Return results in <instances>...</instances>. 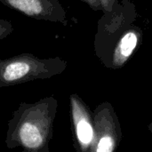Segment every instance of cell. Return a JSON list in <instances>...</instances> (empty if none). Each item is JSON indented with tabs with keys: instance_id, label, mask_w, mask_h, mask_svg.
<instances>
[{
	"instance_id": "6da1fadb",
	"label": "cell",
	"mask_w": 152,
	"mask_h": 152,
	"mask_svg": "<svg viewBox=\"0 0 152 152\" xmlns=\"http://www.w3.org/2000/svg\"><path fill=\"white\" fill-rule=\"evenodd\" d=\"M57 110L58 101L54 96H45L35 102H21L7 123L6 148H20L27 152L50 151Z\"/></svg>"
},
{
	"instance_id": "7a4b0ae2",
	"label": "cell",
	"mask_w": 152,
	"mask_h": 152,
	"mask_svg": "<svg viewBox=\"0 0 152 152\" xmlns=\"http://www.w3.org/2000/svg\"><path fill=\"white\" fill-rule=\"evenodd\" d=\"M67 66L61 57L39 58L29 53L6 58L0 62V87L48 79L64 72Z\"/></svg>"
},
{
	"instance_id": "3957f363",
	"label": "cell",
	"mask_w": 152,
	"mask_h": 152,
	"mask_svg": "<svg viewBox=\"0 0 152 152\" xmlns=\"http://www.w3.org/2000/svg\"><path fill=\"white\" fill-rule=\"evenodd\" d=\"M137 16L136 6L131 0H119L110 12H102L97 24L94 50L105 68L110 69L115 45L135 23Z\"/></svg>"
},
{
	"instance_id": "277c9868",
	"label": "cell",
	"mask_w": 152,
	"mask_h": 152,
	"mask_svg": "<svg viewBox=\"0 0 152 152\" xmlns=\"http://www.w3.org/2000/svg\"><path fill=\"white\" fill-rule=\"evenodd\" d=\"M95 140L92 152H114L122 140L121 126L114 107L103 102L94 110Z\"/></svg>"
},
{
	"instance_id": "5b68a950",
	"label": "cell",
	"mask_w": 152,
	"mask_h": 152,
	"mask_svg": "<svg viewBox=\"0 0 152 152\" xmlns=\"http://www.w3.org/2000/svg\"><path fill=\"white\" fill-rule=\"evenodd\" d=\"M73 143L77 151L92 152L95 140L94 112L77 94L69 96Z\"/></svg>"
},
{
	"instance_id": "8992f818",
	"label": "cell",
	"mask_w": 152,
	"mask_h": 152,
	"mask_svg": "<svg viewBox=\"0 0 152 152\" xmlns=\"http://www.w3.org/2000/svg\"><path fill=\"white\" fill-rule=\"evenodd\" d=\"M2 4L18 11L27 17L48 21L68 24L67 12L59 0H0Z\"/></svg>"
},
{
	"instance_id": "52a82bcc",
	"label": "cell",
	"mask_w": 152,
	"mask_h": 152,
	"mask_svg": "<svg viewBox=\"0 0 152 152\" xmlns=\"http://www.w3.org/2000/svg\"><path fill=\"white\" fill-rule=\"evenodd\" d=\"M143 31L136 23L133 24L115 45L111 55V69L123 68L142 42Z\"/></svg>"
},
{
	"instance_id": "ba28073f",
	"label": "cell",
	"mask_w": 152,
	"mask_h": 152,
	"mask_svg": "<svg viewBox=\"0 0 152 152\" xmlns=\"http://www.w3.org/2000/svg\"><path fill=\"white\" fill-rule=\"evenodd\" d=\"M12 31H13L12 24L5 19H1L0 20V39L1 40L4 39Z\"/></svg>"
},
{
	"instance_id": "9c48e42d",
	"label": "cell",
	"mask_w": 152,
	"mask_h": 152,
	"mask_svg": "<svg viewBox=\"0 0 152 152\" xmlns=\"http://www.w3.org/2000/svg\"><path fill=\"white\" fill-rule=\"evenodd\" d=\"M119 0H101L102 4V12H110L114 6L118 3Z\"/></svg>"
},
{
	"instance_id": "30bf717a",
	"label": "cell",
	"mask_w": 152,
	"mask_h": 152,
	"mask_svg": "<svg viewBox=\"0 0 152 152\" xmlns=\"http://www.w3.org/2000/svg\"><path fill=\"white\" fill-rule=\"evenodd\" d=\"M81 1L86 4L93 11H95V12L102 11L101 0H81Z\"/></svg>"
},
{
	"instance_id": "8fae6325",
	"label": "cell",
	"mask_w": 152,
	"mask_h": 152,
	"mask_svg": "<svg viewBox=\"0 0 152 152\" xmlns=\"http://www.w3.org/2000/svg\"><path fill=\"white\" fill-rule=\"evenodd\" d=\"M148 129H149V131L151 132V134H152V122L148 125Z\"/></svg>"
}]
</instances>
